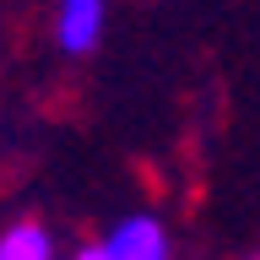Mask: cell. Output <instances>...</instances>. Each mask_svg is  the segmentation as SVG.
<instances>
[{"mask_svg": "<svg viewBox=\"0 0 260 260\" xmlns=\"http://www.w3.org/2000/svg\"><path fill=\"white\" fill-rule=\"evenodd\" d=\"M0 260H60L54 228H44L38 217H16L0 228Z\"/></svg>", "mask_w": 260, "mask_h": 260, "instance_id": "cell-3", "label": "cell"}, {"mask_svg": "<svg viewBox=\"0 0 260 260\" xmlns=\"http://www.w3.org/2000/svg\"><path fill=\"white\" fill-rule=\"evenodd\" d=\"M103 27H109V0H60L54 6V44L71 60L92 54L103 44Z\"/></svg>", "mask_w": 260, "mask_h": 260, "instance_id": "cell-2", "label": "cell"}, {"mask_svg": "<svg viewBox=\"0 0 260 260\" xmlns=\"http://www.w3.org/2000/svg\"><path fill=\"white\" fill-rule=\"evenodd\" d=\"M71 260H92V255H87V244H81V249H76V255H71Z\"/></svg>", "mask_w": 260, "mask_h": 260, "instance_id": "cell-4", "label": "cell"}, {"mask_svg": "<svg viewBox=\"0 0 260 260\" xmlns=\"http://www.w3.org/2000/svg\"><path fill=\"white\" fill-rule=\"evenodd\" d=\"M244 260H260V255H244Z\"/></svg>", "mask_w": 260, "mask_h": 260, "instance_id": "cell-5", "label": "cell"}, {"mask_svg": "<svg viewBox=\"0 0 260 260\" xmlns=\"http://www.w3.org/2000/svg\"><path fill=\"white\" fill-rule=\"evenodd\" d=\"M87 255L92 260H174V239H168V228L152 211H130L103 239L87 244Z\"/></svg>", "mask_w": 260, "mask_h": 260, "instance_id": "cell-1", "label": "cell"}]
</instances>
